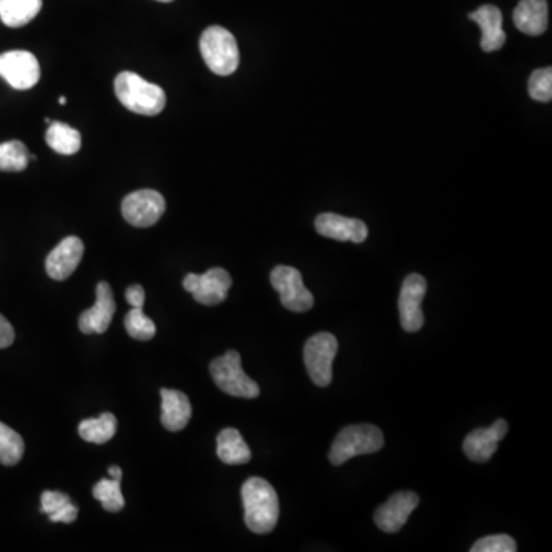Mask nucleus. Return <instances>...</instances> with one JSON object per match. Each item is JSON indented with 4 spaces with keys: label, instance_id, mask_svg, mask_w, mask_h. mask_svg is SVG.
Segmentation results:
<instances>
[{
    "label": "nucleus",
    "instance_id": "1",
    "mask_svg": "<svg viewBox=\"0 0 552 552\" xmlns=\"http://www.w3.org/2000/svg\"><path fill=\"white\" fill-rule=\"evenodd\" d=\"M244 522L255 534H267L280 519V500L267 480L250 477L241 488Z\"/></svg>",
    "mask_w": 552,
    "mask_h": 552
},
{
    "label": "nucleus",
    "instance_id": "2",
    "mask_svg": "<svg viewBox=\"0 0 552 552\" xmlns=\"http://www.w3.org/2000/svg\"><path fill=\"white\" fill-rule=\"evenodd\" d=\"M114 91L120 103L134 114L152 117L160 114L166 106L165 91L131 71L115 77Z\"/></svg>",
    "mask_w": 552,
    "mask_h": 552
},
{
    "label": "nucleus",
    "instance_id": "3",
    "mask_svg": "<svg viewBox=\"0 0 552 552\" xmlns=\"http://www.w3.org/2000/svg\"><path fill=\"white\" fill-rule=\"evenodd\" d=\"M200 51L207 68L217 76H230L240 65V51L234 34L218 25L201 34Z\"/></svg>",
    "mask_w": 552,
    "mask_h": 552
},
{
    "label": "nucleus",
    "instance_id": "4",
    "mask_svg": "<svg viewBox=\"0 0 552 552\" xmlns=\"http://www.w3.org/2000/svg\"><path fill=\"white\" fill-rule=\"evenodd\" d=\"M384 447V434L372 424L349 425L342 428L329 453L333 465H342L352 457L372 454Z\"/></svg>",
    "mask_w": 552,
    "mask_h": 552
},
{
    "label": "nucleus",
    "instance_id": "5",
    "mask_svg": "<svg viewBox=\"0 0 552 552\" xmlns=\"http://www.w3.org/2000/svg\"><path fill=\"white\" fill-rule=\"evenodd\" d=\"M211 375L217 387L227 395L244 399L260 396V385L244 373L240 353L235 350L211 362Z\"/></svg>",
    "mask_w": 552,
    "mask_h": 552
},
{
    "label": "nucleus",
    "instance_id": "6",
    "mask_svg": "<svg viewBox=\"0 0 552 552\" xmlns=\"http://www.w3.org/2000/svg\"><path fill=\"white\" fill-rule=\"evenodd\" d=\"M338 353V339L332 333L313 335L304 347V362L310 379L318 387H329L332 384V365Z\"/></svg>",
    "mask_w": 552,
    "mask_h": 552
},
{
    "label": "nucleus",
    "instance_id": "7",
    "mask_svg": "<svg viewBox=\"0 0 552 552\" xmlns=\"http://www.w3.org/2000/svg\"><path fill=\"white\" fill-rule=\"evenodd\" d=\"M270 283L280 293L281 303L290 312H309L315 304L312 293L304 286L303 275L295 267L276 266L270 273Z\"/></svg>",
    "mask_w": 552,
    "mask_h": 552
},
{
    "label": "nucleus",
    "instance_id": "8",
    "mask_svg": "<svg viewBox=\"0 0 552 552\" xmlns=\"http://www.w3.org/2000/svg\"><path fill=\"white\" fill-rule=\"evenodd\" d=\"M232 278L227 270L221 267L207 270L203 275L188 273L184 276L183 287L194 295L197 303L203 306H218L227 298Z\"/></svg>",
    "mask_w": 552,
    "mask_h": 552
},
{
    "label": "nucleus",
    "instance_id": "9",
    "mask_svg": "<svg viewBox=\"0 0 552 552\" xmlns=\"http://www.w3.org/2000/svg\"><path fill=\"white\" fill-rule=\"evenodd\" d=\"M165 211V197L152 189L132 192L122 203L123 218L134 227L154 226Z\"/></svg>",
    "mask_w": 552,
    "mask_h": 552
},
{
    "label": "nucleus",
    "instance_id": "10",
    "mask_svg": "<svg viewBox=\"0 0 552 552\" xmlns=\"http://www.w3.org/2000/svg\"><path fill=\"white\" fill-rule=\"evenodd\" d=\"M0 77L11 88L25 91L36 86L40 80V65L30 51H7L0 54Z\"/></svg>",
    "mask_w": 552,
    "mask_h": 552
},
{
    "label": "nucleus",
    "instance_id": "11",
    "mask_svg": "<svg viewBox=\"0 0 552 552\" xmlns=\"http://www.w3.org/2000/svg\"><path fill=\"white\" fill-rule=\"evenodd\" d=\"M427 293V281L419 273H411L402 284L398 307L401 326L405 332H418L424 326L422 301Z\"/></svg>",
    "mask_w": 552,
    "mask_h": 552
},
{
    "label": "nucleus",
    "instance_id": "12",
    "mask_svg": "<svg viewBox=\"0 0 552 552\" xmlns=\"http://www.w3.org/2000/svg\"><path fill=\"white\" fill-rule=\"evenodd\" d=\"M418 505V494L399 491L376 510L375 523L384 533H398Z\"/></svg>",
    "mask_w": 552,
    "mask_h": 552
},
{
    "label": "nucleus",
    "instance_id": "13",
    "mask_svg": "<svg viewBox=\"0 0 552 552\" xmlns=\"http://www.w3.org/2000/svg\"><path fill=\"white\" fill-rule=\"evenodd\" d=\"M115 313L114 293L108 283L97 284L96 304L80 315L79 329L85 335H102L111 326Z\"/></svg>",
    "mask_w": 552,
    "mask_h": 552
},
{
    "label": "nucleus",
    "instance_id": "14",
    "mask_svg": "<svg viewBox=\"0 0 552 552\" xmlns=\"http://www.w3.org/2000/svg\"><path fill=\"white\" fill-rule=\"evenodd\" d=\"M83 252H85V246L80 238L66 237L51 250L46 258V273L56 281L68 280L79 267Z\"/></svg>",
    "mask_w": 552,
    "mask_h": 552
},
{
    "label": "nucleus",
    "instance_id": "15",
    "mask_svg": "<svg viewBox=\"0 0 552 552\" xmlns=\"http://www.w3.org/2000/svg\"><path fill=\"white\" fill-rule=\"evenodd\" d=\"M316 232L322 237L338 241L364 243L368 237V227L364 221L342 217L338 214H321L315 221Z\"/></svg>",
    "mask_w": 552,
    "mask_h": 552
},
{
    "label": "nucleus",
    "instance_id": "16",
    "mask_svg": "<svg viewBox=\"0 0 552 552\" xmlns=\"http://www.w3.org/2000/svg\"><path fill=\"white\" fill-rule=\"evenodd\" d=\"M508 433V424L503 419L494 422L490 428H477L464 441V451L473 462H488L497 451V445Z\"/></svg>",
    "mask_w": 552,
    "mask_h": 552
},
{
    "label": "nucleus",
    "instance_id": "17",
    "mask_svg": "<svg viewBox=\"0 0 552 552\" xmlns=\"http://www.w3.org/2000/svg\"><path fill=\"white\" fill-rule=\"evenodd\" d=\"M468 17L482 30L480 46L485 53H493L505 45L506 34L502 28L503 17L499 8L494 5H483Z\"/></svg>",
    "mask_w": 552,
    "mask_h": 552
},
{
    "label": "nucleus",
    "instance_id": "18",
    "mask_svg": "<svg viewBox=\"0 0 552 552\" xmlns=\"http://www.w3.org/2000/svg\"><path fill=\"white\" fill-rule=\"evenodd\" d=\"M161 424L166 430L180 431L191 421L192 407L183 391L161 388Z\"/></svg>",
    "mask_w": 552,
    "mask_h": 552
},
{
    "label": "nucleus",
    "instance_id": "19",
    "mask_svg": "<svg viewBox=\"0 0 552 552\" xmlns=\"http://www.w3.org/2000/svg\"><path fill=\"white\" fill-rule=\"evenodd\" d=\"M513 19L517 30L528 36H540L548 28V4L546 0H520Z\"/></svg>",
    "mask_w": 552,
    "mask_h": 552
},
{
    "label": "nucleus",
    "instance_id": "20",
    "mask_svg": "<svg viewBox=\"0 0 552 552\" xmlns=\"http://www.w3.org/2000/svg\"><path fill=\"white\" fill-rule=\"evenodd\" d=\"M217 454L221 462L227 465H243L249 462L252 453L244 442L240 431L224 428L217 437Z\"/></svg>",
    "mask_w": 552,
    "mask_h": 552
},
{
    "label": "nucleus",
    "instance_id": "21",
    "mask_svg": "<svg viewBox=\"0 0 552 552\" xmlns=\"http://www.w3.org/2000/svg\"><path fill=\"white\" fill-rule=\"evenodd\" d=\"M42 0H0V20L10 28L25 27L42 10Z\"/></svg>",
    "mask_w": 552,
    "mask_h": 552
},
{
    "label": "nucleus",
    "instance_id": "22",
    "mask_svg": "<svg viewBox=\"0 0 552 552\" xmlns=\"http://www.w3.org/2000/svg\"><path fill=\"white\" fill-rule=\"evenodd\" d=\"M46 143L57 154L74 155L82 148V135L77 129L62 122H51L46 131Z\"/></svg>",
    "mask_w": 552,
    "mask_h": 552
},
{
    "label": "nucleus",
    "instance_id": "23",
    "mask_svg": "<svg viewBox=\"0 0 552 552\" xmlns=\"http://www.w3.org/2000/svg\"><path fill=\"white\" fill-rule=\"evenodd\" d=\"M117 431V418L112 413L100 414L99 418L80 422L79 433L83 441L102 445L111 441Z\"/></svg>",
    "mask_w": 552,
    "mask_h": 552
},
{
    "label": "nucleus",
    "instance_id": "24",
    "mask_svg": "<svg viewBox=\"0 0 552 552\" xmlns=\"http://www.w3.org/2000/svg\"><path fill=\"white\" fill-rule=\"evenodd\" d=\"M30 152L19 140L0 143V171L22 172L28 168Z\"/></svg>",
    "mask_w": 552,
    "mask_h": 552
},
{
    "label": "nucleus",
    "instance_id": "25",
    "mask_svg": "<svg viewBox=\"0 0 552 552\" xmlns=\"http://www.w3.org/2000/svg\"><path fill=\"white\" fill-rule=\"evenodd\" d=\"M25 453V442L13 428L0 422V464L13 467Z\"/></svg>",
    "mask_w": 552,
    "mask_h": 552
},
{
    "label": "nucleus",
    "instance_id": "26",
    "mask_svg": "<svg viewBox=\"0 0 552 552\" xmlns=\"http://www.w3.org/2000/svg\"><path fill=\"white\" fill-rule=\"evenodd\" d=\"M120 485H122V480L102 479L92 490L94 497L109 513H119L125 506V497H123Z\"/></svg>",
    "mask_w": 552,
    "mask_h": 552
},
{
    "label": "nucleus",
    "instance_id": "27",
    "mask_svg": "<svg viewBox=\"0 0 552 552\" xmlns=\"http://www.w3.org/2000/svg\"><path fill=\"white\" fill-rule=\"evenodd\" d=\"M126 332L138 341H149L157 333L154 321L143 312L142 307H132L125 318Z\"/></svg>",
    "mask_w": 552,
    "mask_h": 552
},
{
    "label": "nucleus",
    "instance_id": "28",
    "mask_svg": "<svg viewBox=\"0 0 552 552\" xmlns=\"http://www.w3.org/2000/svg\"><path fill=\"white\" fill-rule=\"evenodd\" d=\"M528 91L536 102L548 103L552 99V68L537 69L529 77Z\"/></svg>",
    "mask_w": 552,
    "mask_h": 552
},
{
    "label": "nucleus",
    "instance_id": "29",
    "mask_svg": "<svg viewBox=\"0 0 552 552\" xmlns=\"http://www.w3.org/2000/svg\"><path fill=\"white\" fill-rule=\"evenodd\" d=\"M517 543L506 534L483 537L471 546V552H516Z\"/></svg>",
    "mask_w": 552,
    "mask_h": 552
},
{
    "label": "nucleus",
    "instance_id": "30",
    "mask_svg": "<svg viewBox=\"0 0 552 552\" xmlns=\"http://www.w3.org/2000/svg\"><path fill=\"white\" fill-rule=\"evenodd\" d=\"M71 502L68 494L60 493V491H45L42 494V513L54 514L63 508L66 503Z\"/></svg>",
    "mask_w": 552,
    "mask_h": 552
},
{
    "label": "nucleus",
    "instance_id": "31",
    "mask_svg": "<svg viewBox=\"0 0 552 552\" xmlns=\"http://www.w3.org/2000/svg\"><path fill=\"white\" fill-rule=\"evenodd\" d=\"M79 516V508L73 502L66 503L57 513L50 514V520L54 523H73Z\"/></svg>",
    "mask_w": 552,
    "mask_h": 552
},
{
    "label": "nucleus",
    "instance_id": "32",
    "mask_svg": "<svg viewBox=\"0 0 552 552\" xmlns=\"http://www.w3.org/2000/svg\"><path fill=\"white\" fill-rule=\"evenodd\" d=\"M126 301L131 304L132 307L145 306V289L140 284H132L126 289Z\"/></svg>",
    "mask_w": 552,
    "mask_h": 552
},
{
    "label": "nucleus",
    "instance_id": "33",
    "mask_svg": "<svg viewBox=\"0 0 552 552\" xmlns=\"http://www.w3.org/2000/svg\"><path fill=\"white\" fill-rule=\"evenodd\" d=\"M14 342V329L7 318L0 315V349H7Z\"/></svg>",
    "mask_w": 552,
    "mask_h": 552
},
{
    "label": "nucleus",
    "instance_id": "34",
    "mask_svg": "<svg viewBox=\"0 0 552 552\" xmlns=\"http://www.w3.org/2000/svg\"><path fill=\"white\" fill-rule=\"evenodd\" d=\"M108 473L109 476H111V479L122 480V470H120V467H117V465H112V467H109Z\"/></svg>",
    "mask_w": 552,
    "mask_h": 552
},
{
    "label": "nucleus",
    "instance_id": "35",
    "mask_svg": "<svg viewBox=\"0 0 552 552\" xmlns=\"http://www.w3.org/2000/svg\"><path fill=\"white\" fill-rule=\"evenodd\" d=\"M66 102H68V100H66V97H60V99H59L60 105H62V106L66 105Z\"/></svg>",
    "mask_w": 552,
    "mask_h": 552
},
{
    "label": "nucleus",
    "instance_id": "36",
    "mask_svg": "<svg viewBox=\"0 0 552 552\" xmlns=\"http://www.w3.org/2000/svg\"><path fill=\"white\" fill-rule=\"evenodd\" d=\"M157 2H163V4H169V2H174V0H157Z\"/></svg>",
    "mask_w": 552,
    "mask_h": 552
}]
</instances>
